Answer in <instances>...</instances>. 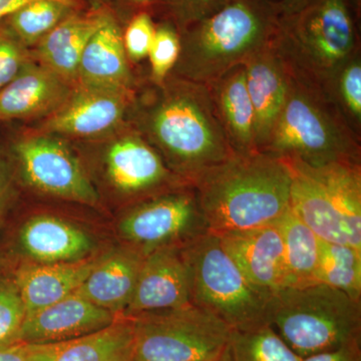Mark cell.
Wrapping results in <instances>:
<instances>
[{"mask_svg": "<svg viewBox=\"0 0 361 361\" xmlns=\"http://www.w3.org/2000/svg\"><path fill=\"white\" fill-rule=\"evenodd\" d=\"M186 251L192 271V302L210 310L232 330L269 324L272 292L252 283L217 235L206 233Z\"/></svg>", "mask_w": 361, "mask_h": 361, "instance_id": "8", "label": "cell"}, {"mask_svg": "<svg viewBox=\"0 0 361 361\" xmlns=\"http://www.w3.org/2000/svg\"><path fill=\"white\" fill-rule=\"evenodd\" d=\"M11 180L8 166L1 152H0V219L6 211L11 198Z\"/></svg>", "mask_w": 361, "mask_h": 361, "instance_id": "38", "label": "cell"}, {"mask_svg": "<svg viewBox=\"0 0 361 361\" xmlns=\"http://www.w3.org/2000/svg\"><path fill=\"white\" fill-rule=\"evenodd\" d=\"M20 243L26 255L39 263H66L85 259L94 247L84 230L59 218L35 216L20 233Z\"/></svg>", "mask_w": 361, "mask_h": 361, "instance_id": "24", "label": "cell"}, {"mask_svg": "<svg viewBox=\"0 0 361 361\" xmlns=\"http://www.w3.org/2000/svg\"><path fill=\"white\" fill-rule=\"evenodd\" d=\"M290 169L270 154L235 155L193 184L209 232L274 224L290 209Z\"/></svg>", "mask_w": 361, "mask_h": 361, "instance_id": "2", "label": "cell"}, {"mask_svg": "<svg viewBox=\"0 0 361 361\" xmlns=\"http://www.w3.org/2000/svg\"><path fill=\"white\" fill-rule=\"evenodd\" d=\"M318 282L361 303V249L322 240Z\"/></svg>", "mask_w": 361, "mask_h": 361, "instance_id": "28", "label": "cell"}, {"mask_svg": "<svg viewBox=\"0 0 361 361\" xmlns=\"http://www.w3.org/2000/svg\"><path fill=\"white\" fill-rule=\"evenodd\" d=\"M275 44L296 77L323 90L360 51L357 20L348 0H310L281 16Z\"/></svg>", "mask_w": 361, "mask_h": 361, "instance_id": "5", "label": "cell"}, {"mask_svg": "<svg viewBox=\"0 0 361 361\" xmlns=\"http://www.w3.org/2000/svg\"><path fill=\"white\" fill-rule=\"evenodd\" d=\"M268 322L301 358L361 343V303L326 284L272 292Z\"/></svg>", "mask_w": 361, "mask_h": 361, "instance_id": "6", "label": "cell"}, {"mask_svg": "<svg viewBox=\"0 0 361 361\" xmlns=\"http://www.w3.org/2000/svg\"><path fill=\"white\" fill-rule=\"evenodd\" d=\"M230 0H168L167 14L180 33L212 16Z\"/></svg>", "mask_w": 361, "mask_h": 361, "instance_id": "35", "label": "cell"}, {"mask_svg": "<svg viewBox=\"0 0 361 361\" xmlns=\"http://www.w3.org/2000/svg\"><path fill=\"white\" fill-rule=\"evenodd\" d=\"M118 230L144 256L165 247L189 245L209 232L191 185L140 201L123 216Z\"/></svg>", "mask_w": 361, "mask_h": 361, "instance_id": "10", "label": "cell"}, {"mask_svg": "<svg viewBox=\"0 0 361 361\" xmlns=\"http://www.w3.org/2000/svg\"><path fill=\"white\" fill-rule=\"evenodd\" d=\"M25 302L13 282H0V346L18 343L25 322Z\"/></svg>", "mask_w": 361, "mask_h": 361, "instance_id": "32", "label": "cell"}, {"mask_svg": "<svg viewBox=\"0 0 361 361\" xmlns=\"http://www.w3.org/2000/svg\"><path fill=\"white\" fill-rule=\"evenodd\" d=\"M77 84L133 90L134 78L115 13L87 42L78 66Z\"/></svg>", "mask_w": 361, "mask_h": 361, "instance_id": "23", "label": "cell"}, {"mask_svg": "<svg viewBox=\"0 0 361 361\" xmlns=\"http://www.w3.org/2000/svg\"><path fill=\"white\" fill-rule=\"evenodd\" d=\"M0 361H32V345L18 342L0 346Z\"/></svg>", "mask_w": 361, "mask_h": 361, "instance_id": "37", "label": "cell"}, {"mask_svg": "<svg viewBox=\"0 0 361 361\" xmlns=\"http://www.w3.org/2000/svg\"><path fill=\"white\" fill-rule=\"evenodd\" d=\"M130 6H135L137 11H147L152 13L154 8L163 7L167 11L168 0H126Z\"/></svg>", "mask_w": 361, "mask_h": 361, "instance_id": "40", "label": "cell"}, {"mask_svg": "<svg viewBox=\"0 0 361 361\" xmlns=\"http://www.w3.org/2000/svg\"><path fill=\"white\" fill-rule=\"evenodd\" d=\"M134 90L77 84L63 106L47 116L40 134L94 139L118 129L130 106Z\"/></svg>", "mask_w": 361, "mask_h": 361, "instance_id": "12", "label": "cell"}, {"mask_svg": "<svg viewBox=\"0 0 361 361\" xmlns=\"http://www.w3.org/2000/svg\"><path fill=\"white\" fill-rule=\"evenodd\" d=\"M217 236L252 283L269 292L289 286L283 239L276 223Z\"/></svg>", "mask_w": 361, "mask_h": 361, "instance_id": "15", "label": "cell"}, {"mask_svg": "<svg viewBox=\"0 0 361 361\" xmlns=\"http://www.w3.org/2000/svg\"><path fill=\"white\" fill-rule=\"evenodd\" d=\"M310 0H277L281 16H289L298 13Z\"/></svg>", "mask_w": 361, "mask_h": 361, "instance_id": "39", "label": "cell"}, {"mask_svg": "<svg viewBox=\"0 0 361 361\" xmlns=\"http://www.w3.org/2000/svg\"><path fill=\"white\" fill-rule=\"evenodd\" d=\"M145 256L133 247L118 249L97 261L77 293L116 315L132 300Z\"/></svg>", "mask_w": 361, "mask_h": 361, "instance_id": "22", "label": "cell"}, {"mask_svg": "<svg viewBox=\"0 0 361 361\" xmlns=\"http://www.w3.org/2000/svg\"><path fill=\"white\" fill-rule=\"evenodd\" d=\"M73 87L32 59L0 92V121L47 118L63 106Z\"/></svg>", "mask_w": 361, "mask_h": 361, "instance_id": "18", "label": "cell"}, {"mask_svg": "<svg viewBox=\"0 0 361 361\" xmlns=\"http://www.w3.org/2000/svg\"><path fill=\"white\" fill-rule=\"evenodd\" d=\"M140 116V133L169 170L192 185L236 155L221 127L206 85L172 75Z\"/></svg>", "mask_w": 361, "mask_h": 361, "instance_id": "1", "label": "cell"}, {"mask_svg": "<svg viewBox=\"0 0 361 361\" xmlns=\"http://www.w3.org/2000/svg\"><path fill=\"white\" fill-rule=\"evenodd\" d=\"M283 161L290 169V208L297 217L322 241L361 249V165Z\"/></svg>", "mask_w": 361, "mask_h": 361, "instance_id": "7", "label": "cell"}, {"mask_svg": "<svg viewBox=\"0 0 361 361\" xmlns=\"http://www.w3.org/2000/svg\"><path fill=\"white\" fill-rule=\"evenodd\" d=\"M187 246L165 247L145 256L134 295L123 315L173 310L192 303Z\"/></svg>", "mask_w": 361, "mask_h": 361, "instance_id": "14", "label": "cell"}, {"mask_svg": "<svg viewBox=\"0 0 361 361\" xmlns=\"http://www.w3.org/2000/svg\"><path fill=\"white\" fill-rule=\"evenodd\" d=\"M30 345L32 361H133L134 318L120 315L109 326L87 336Z\"/></svg>", "mask_w": 361, "mask_h": 361, "instance_id": "20", "label": "cell"}, {"mask_svg": "<svg viewBox=\"0 0 361 361\" xmlns=\"http://www.w3.org/2000/svg\"><path fill=\"white\" fill-rule=\"evenodd\" d=\"M230 353L232 361H302L270 324L232 330Z\"/></svg>", "mask_w": 361, "mask_h": 361, "instance_id": "29", "label": "cell"}, {"mask_svg": "<svg viewBox=\"0 0 361 361\" xmlns=\"http://www.w3.org/2000/svg\"><path fill=\"white\" fill-rule=\"evenodd\" d=\"M132 317L133 361H212L229 348L232 329L210 310L193 302Z\"/></svg>", "mask_w": 361, "mask_h": 361, "instance_id": "9", "label": "cell"}, {"mask_svg": "<svg viewBox=\"0 0 361 361\" xmlns=\"http://www.w3.org/2000/svg\"><path fill=\"white\" fill-rule=\"evenodd\" d=\"M28 51L4 21L0 23V92L20 75L32 59Z\"/></svg>", "mask_w": 361, "mask_h": 361, "instance_id": "34", "label": "cell"}, {"mask_svg": "<svg viewBox=\"0 0 361 361\" xmlns=\"http://www.w3.org/2000/svg\"><path fill=\"white\" fill-rule=\"evenodd\" d=\"M302 361H361V343L306 356Z\"/></svg>", "mask_w": 361, "mask_h": 361, "instance_id": "36", "label": "cell"}, {"mask_svg": "<svg viewBox=\"0 0 361 361\" xmlns=\"http://www.w3.org/2000/svg\"><path fill=\"white\" fill-rule=\"evenodd\" d=\"M180 54V35L169 16L156 23L155 35L148 58L151 63V80L157 87L163 85L177 65Z\"/></svg>", "mask_w": 361, "mask_h": 361, "instance_id": "31", "label": "cell"}, {"mask_svg": "<svg viewBox=\"0 0 361 361\" xmlns=\"http://www.w3.org/2000/svg\"><path fill=\"white\" fill-rule=\"evenodd\" d=\"M104 164L116 191L141 201L190 185L169 170L160 154L137 130L116 137L106 149Z\"/></svg>", "mask_w": 361, "mask_h": 361, "instance_id": "13", "label": "cell"}, {"mask_svg": "<svg viewBox=\"0 0 361 361\" xmlns=\"http://www.w3.org/2000/svg\"><path fill=\"white\" fill-rule=\"evenodd\" d=\"M14 154L28 186L40 193L96 205L99 194L73 151L52 135H28L16 142Z\"/></svg>", "mask_w": 361, "mask_h": 361, "instance_id": "11", "label": "cell"}, {"mask_svg": "<svg viewBox=\"0 0 361 361\" xmlns=\"http://www.w3.org/2000/svg\"><path fill=\"white\" fill-rule=\"evenodd\" d=\"M78 8L61 0H30L9 14L4 25L25 47H35Z\"/></svg>", "mask_w": 361, "mask_h": 361, "instance_id": "27", "label": "cell"}, {"mask_svg": "<svg viewBox=\"0 0 361 361\" xmlns=\"http://www.w3.org/2000/svg\"><path fill=\"white\" fill-rule=\"evenodd\" d=\"M244 66L247 90L255 113L257 148L262 152L286 101L290 68L278 51L275 39Z\"/></svg>", "mask_w": 361, "mask_h": 361, "instance_id": "17", "label": "cell"}, {"mask_svg": "<svg viewBox=\"0 0 361 361\" xmlns=\"http://www.w3.org/2000/svg\"><path fill=\"white\" fill-rule=\"evenodd\" d=\"M118 316L73 292L59 302L26 314L18 341L47 344L71 341L109 326Z\"/></svg>", "mask_w": 361, "mask_h": 361, "instance_id": "16", "label": "cell"}, {"mask_svg": "<svg viewBox=\"0 0 361 361\" xmlns=\"http://www.w3.org/2000/svg\"><path fill=\"white\" fill-rule=\"evenodd\" d=\"M323 92L336 104L350 129L361 139V52L339 68Z\"/></svg>", "mask_w": 361, "mask_h": 361, "instance_id": "30", "label": "cell"}, {"mask_svg": "<svg viewBox=\"0 0 361 361\" xmlns=\"http://www.w3.org/2000/svg\"><path fill=\"white\" fill-rule=\"evenodd\" d=\"M290 73L286 101L263 153L310 166L361 165V139L336 104L322 89Z\"/></svg>", "mask_w": 361, "mask_h": 361, "instance_id": "4", "label": "cell"}, {"mask_svg": "<svg viewBox=\"0 0 361 361\" xmlns=\"http://www.w3.org/2000/svg\"><path fill=\"white\" fill-rule=\"evenodd\" d=\"M113 13L106 6L99 9L89 7L71 14L35 45V61L71 85H77L82 52Z\"/></svg>", "mask_w": 361, "mask_h": 361, "instance_id": "19", "label": "cell"}, {"mask_svg": "<svg viewBox=\"0 0 361 361\" xmlns=\"http://www.w3.org/2000/svg\"><path fill=\"white\" fill-rule=\"evenodd\" d=\"M351 11L355 14L356 20L360 23L361 16V0H348Z\"/></svg>", "mask_w": 361, "mask_h": 361, "instance_id": "41", "label": "cell"}, {"mask_svg": "<svg viewBox=\"0 0 361 361\" xmlns=\"http://www.w3.org/2000/svg\"><path fill=\"white\" fill-rule=\"evenodd\" d=\"M207 87L233 152L236 155L258 153L255 113L247 90L245 66L233 68Z\"/></svg>", "mask_w": 361, "mask_h": 361, "instance_id": "21", "label": "cell"}, {"mask_svg": "<svg viewBox=\"0 0 361 361\" xmlns=\"http://www.w3.org/2000/svg\"><path fill=\"white\" fill-rule=\"evenodd\" d=\"M97 260L40 263L21 266L16 283L28 313L47 307L71 295L84 283Z\"/></svg>", "mask_w": 361, "mask_h": 361, "instance_id": "25", "label": "cell"}, {"mask_svg": "<svg viewBox=\"0 0 361 361\" xmlns=\"http://www.w3.org/2000/svg\"><path fill=\"white\" fill-rule=\"evenodd\" d=\"M85 2L90 8L92 9L103 8L104 6H106L104 0H85Z\"/></svg>", "mask_w": 361, "mask_h": 361, "instance_id": "42", "label": "cell"}, {"mask_svg": "<svg viewBox=\"0 0 361 361\" xmlns=\"http://www.w3.org/2000/svg\"><path fill=\"white\" fill-rule=\"evenodd\" d=\"M276 224L283 239L288 268V287L319 283L318 270L322 239L297 217L291 208Z\"/></svg>", "mask_w": 361, "mask_h": 361, "instance_id": "26", "label": "cell"}, {"mask_svg": "<svg viewBox=\"0 0 361 361\" xmlns=\"http://www.w3.org/2000/svg\"><path fill=\"white\" fill-rule=\"evenodd\" d=\"M280 18L277 0H230L180 33L172 75L206 85L215 82L272 44Z\"/></svg>", "mask_w": 361, "mask_h": 361, "instance_id": "3", "label": "cell"}, {"mask_svg": "<svg viewBox=\"0 0 361 361\" xmlns=\"http://www.w3.org/2000/svg\"><path fill=\"white\" fill-rule=\"evenodd\" d=\"M212 361H232L231 353H230V345H229V348H228V350L226 351L224 355L221 356L220 358H218V360H212Z\"/></svg>", "mask_w": 361, "mask_h": 361, "instance_id": "43", "label": "cell"}, {"mask_svg": "<svg viewBox=\"0 0 361 361\" xmlns=\"http://www.w3.org/2000/svg\"><path fill=\"white\" fill-rule=\"evenodd\" d=\"M156 23L153 14L147 11L133 14L123 30V42L128 59L139 63L148 58L155 35Z\"/></svg>", "mask_w": 361, "mask_h": 361, "instance_id": "33", "label": "cell"}]
</instances>
